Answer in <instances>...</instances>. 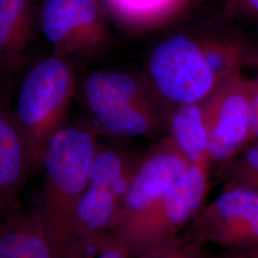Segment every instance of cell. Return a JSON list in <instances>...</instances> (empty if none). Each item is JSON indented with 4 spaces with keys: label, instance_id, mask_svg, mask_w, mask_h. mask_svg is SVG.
<instances>
[{
    "label": "cell",
    "instance_id": "obj_5",
    "mask_svg": "<svg viewBox=\"0 0 258 258\" xmlns=\"http://www.w3.org/2000/svg\"><path fill=\"white\" fill-rule=\"evenodd\" d=\"M148 82L171 108L205 101L220 84L197 37L178 34L162 40L149 56Z\"/></svg>",
    "mask_w": 258,
    "mask_h": 258
},
{
    "label": "cell",
    "instance_id": "obj_16",
    "mask_svg": "<svg viewBox=\"0 0 258 258\" xmlns=\"http://www.w3.org/2000/svg\"><path fill=\"white\" fill-rule=\"evenodd\" d=\"M196 37L208 64L219 83L239 72L244 55L243 49L236 42L237 39L228 33L211 30Z\"/></svg>",
    "mask_w": 258,
    "mask_h": 258
},
{
    "label": "cell",
    "instance_id": "obj_10",
    "mask_svg": "<svg viewBox=\"0 0 258 258\" xmlns=\"http://www.w3.org/2000/svg\"><path fill=\"white\" fill-rule=\"evenodd\" d=\"M34 169L26 140L0 91V218L20 209V194Z\"/></svg>",
    "mask_w": 258,
    "mask_h": 258
},
{
    "label": "cell",
    "instance_id": "obj_25",
    "mask_svg": "<svg viewBox=\"0 0 258 258\" xmlns=\"http://www.w3.org/2000/svg\"><path fill=\"white\" fill-rule=\"evenodd\" d=\"M252 82H253V84H254V87L258 89V78L255 81H252Z\"/></svg>",
    "mask_w": 258,
    "mask_h": 258
},
{
    "label": "cell",
    "instance_id": "obj_17",
    "mask_svg": "<svg viewBox=\"0 0 258 258\" xmlns=\"http://www.w3.org/2000/svg\"><path fill=\"white\" fill-rule=\"evenodd\" d=\"M228 181L258 191V141L243 148L227 165Z\"/></svg>",
    "mask_w": 258,
    "mask_h": 258
},
{
    "label": "cell",
    "instance_id": "obj_21",
    "mask_svg": "<svg viewBox=\"0 0 258 258\" xmlns=\"http://www.w3.org/2000/svg\"><path fill=\"white\" fill-rule=\"evenodd\" d=\"M256 141H258V89L253 84V93L249 109V133L247 146Z\"/></svg>",
    "mask_w": 258,
    "mask_h": 258
},
{
    "label": "cell",
    "instance_id": "obj_22",
    "mask_svg": "<svg viewBox=\"0 0 258 258\" xmlns=\"http://www.w3.org/2000/svg\"><path fill=\"white\" fill-rule=\"evenodd\" d=\"M233 258H258V247L230 251Z\"/></svg>",
    "mask_w": 258,
    "mask_h": 258
},
{
    "label": "cell",
    "instance_id": "obj_20",
    "mask_svg": "<svg viewBox=\"0 0 258 258\" xmlns=\"http://www.w3.org/2000/svg\"><path fill=\"white\" fill-rule=\"evenodd\" d=\"M94 249L97 250V258H131L123 241L110 231L103 235Z\"/></svg>",
    "mask_w": 258,
    "mask_h": 258
},
{
    "label": "cell",
    "instance_id": "obj_1",
    "mask_svg": "<svg viewBox=\"0 0 258 258\" xmlns=\"http://www.w3.org/2000/svg\"><path fill=\"white\" fill-rule=\"evenodd\" d=\"M97 147L96 129L66 123L47 147L41 165L42 198L37 209L54 258L68 257L75 215L89 185Z\"/></svg>",
    "mask_w": 258,
    "mask_h": 258
},
{
    "label": "cell",
    "instance_id": "obj_11",
    "mask_svg": "<svg viewBox=\"0 0 258 258\" xmlns=\"http://www.w3.org/2000/svg\"><path fill=\"white\" fill-rule=\"evenodd\" d=\"M36 0H0V85L23 68L34 30Z\"/></svg>",
    "mask_w": 258,
    "mask_h": 258
},
{
    "label": "cell",
    "instance_id": "obj_7",
    "mask_svg": "<svg viewBox=\"0 0 258 258\" xmlns=\"http://www.w3.org/2000/svg\"><path fill=\"white\" fill-rule=\"evenodd\" d=\"M201 245L227 251L258 247V191L228 181L195 215L183 233Z\"/></svg>",
    "mask_w": 258,
    "mask_h": 258
},
{
    "label": "cell",
    "instance_id": "obj_14",
    "mask_svg": "<svg viewBox=\"0 0 258 258\" xmlns=\"http://www.w3.org/2000/svg\"><path fill=\"white\" fill-rule=\"evenodd\" d=\"M168 138L194 164H209V134L202 102L173 107L167 120Z\"/></svg>",
    "mask_w": 258,
    "mask_h": 258
},
{
    "label": "cell",
    "instance_id": "obj_12",
    "mask_svg": "<svg viewBox=\"0 0 258 258\" xmlns=\"http://www.w3.org/2000/svg\"><path fill=\"white\" fill-rule=\"evenodd\" d=\"M121 200L107 189L88 185L78 206L67 258H83L111 227Z\"/></svg>",
    "mask_w": 258,
    "mask_h": 258
},
{
    "label": "cell",
    "instance_id": "obj_15",
    "mask_svg": "<svg viewBox=\"0 0 258 258\" xmlns=\"http://www.w3.org/2000/svg\"><path fill=\"white\" fill-rule=\"evenodd\" d=\"M142 158H133L119 148L98 144L89 178V185L107 189L122 198Z\"/></svg>",
    "mask_w": 258,
    "mask_h": 258
},
{
    "label": "cell",
    "instance_id": "obj_18",
    "mask_svg": "<svg viewBox=\"0 0 258 258\" xmlns=\"http://www.w3.org/2000/svg\"><path fill=\"white\" fill-rule=\"evenodd\" d=\"M205 246L181 234L175 239L135 258H208Z\"/></svg>",
    "mask_w": 258,
    "mask_h": 258
},
{
    "label": "cell",
    "instance_id": "obj_19",
    "mask_svg": "<svg viewBox=\"0 0 258 258\" xmlns=\"http://www.w3.org/2000/svg\"><path fill=\"white\" fill-rule=\"evenodd\" d=\"M222 19L258 26V0H224Z\"/></svg>",
    "mask_w": 258,
    "mask_h": 258
},
{
    "label": "cell",
    "instance_id": "obj_9",
    "mask_svg": "<svg viewBox=\"0 0 258 258\" xmlns=\"http://www.w3.org/2000/svg\"><path fill=\"white\" fill-rule=\"evenodd\" d=\"M190 164L170 139L154 146L142 157L111 229L136 217L156 203Z\"/></svg>",
    "mask_w": 258,
    "mask_h": 258
},
{
    "label": "cell",
    "instance_id": "obj_24",
    "mask_svg": "<svg viewBox=\"0 0 258 258\" xmlns=\"http://www.w3.org/2000/svg\"><path fill=\"white\" fill-rule=\"evenodd\" d=\"M208 258H233V256L231 255V252L230 251H225L224 253H221V254H219V255H216V256H211V255H209V257Z\"/></svg>",
    "mask_w": 258,
    "mask_h": 258
},
{
    "label": "cell",
    "instance_id": "obj_3",
    "mask_svg": "<svg viewBox=\"0 0 258 258\" xmlns=\"http://www.w3.org/2000/svg\"><path fill=\"white\" fill-rule=\"evenodd\" d=\"M74 68L70 60L52 53L23 77L13 111L34 168L41 166L50 140L66 123L76 89Z\"/></svg>",
    "mask_w": 258,
    "mask_h": 258
},
{
    "label": "cell",
    "instance_id": "obj_23",
    "mask_svg": "<svg viewBox=\"0 0 258 258\" xmlns=\"http://www.w3.org/2000/svg\"><path fill=\"white\" fill-rule=\"evenodd\" d=\"M195 0H176V4H177V12L179 10L183 9L184 7H186L188 4L192 3Z\"/></svg>",
    "mask_w": 258,
    "mask_h": 258
},
{
    "label": "cell",
    "instance_id": "obj_13",
    "mask_svg": "<svg viewBox=\"0 0 258 258\" xmlns=\"http://www.w3.org/2000/svg\"><path fill=\"white\" fill-rule=\"evenodd\" d=\"M0 258H54L38 209L0 218Z\"/></svg>",
    "mask_w": 258,
    "mask_h": 258
},
{
    "label": "cell",
    "instance_id": "obj_2",
    "mask_svg": "<svg viewBox=\"0 0 258 258\" xmlns=\"http://www.w3.org/2000/svg\"><path fill=\"white\" fill-rule=\"evenodd\" d=\"M84 103L100 130L119 138L145 137L167 125L171 107L148 81L121 71H95L83 85Z\"/></svg>",
    "mask_w": 258,
    "mask_h": 258
},
{
    "label": "cell",
    "instance_id": "obj_4",
    "mask_svg": "<svg viewBox=\"0 0 258 258\" xmlns=\"http://www.w3.org/2000/svg\"><path fill=\"white\" fill-rule=\"evenodd\" d=\"M209 164L191 163L156 203L136 217L110 229L127 247L130 257L181 235L206 204L210 190Z\"/></svg>",
    "mask_w": 258,
    "mask_h": 258
},
{
    "label": "cell",
    "instance_id": "obj_6",
    "mask_svg": "<svg viewBox=\"0 0 258 258\" xmlns=\"http://www.w3.org/2000/svg\"><path fill=\"white\" fill-rule=\"evenodd\" d=\"M39 23L53 54L74 65L102 55L110 43V30L99 0H44Z\"/></svg>",
    "mask_w": 258,
    "mask_h": 258
},
{
    "label": "cell",
    "instance_id": "obj_8",
    "mask_svg": "<svg viewBox=\"0 0 258 258\" xmlns=\"http://www.w3.org/2000/svg\"><path fill=\"white\" fill-rule=\"evenodd\" d=\"M253 82L236 72L202 102L211 165H228L248 144Z\"/></svg>",
    "mask_w": 258,
    "mask_h": 258
}]
</instances>
